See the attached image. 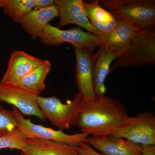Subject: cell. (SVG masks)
<instances>
[{
  "label": "cell",
  "instance_id": "6da1fadb",
  "mask_svg": "<svg viewBox=\"0 0 155 155\" xmlns=\"http://www.w3.org/2000/svg\"><path fill=\"white\" fill-rule=\"evenodd\" d=\"M130 117L120 101L103 95L84 101L76 125L82 132L108 135L124 125Z\"/></svg>",
  "mask_w": 155,
  "mask_h": 155
},
{
  "label": "cell",
  "instance_id": "7a4b0ae2",
  "mask_svg": "<svg viewBox=\"0 0 155 155\" xmlns=\"http://www.w3.org/2000/svg\"><path fill=\"white\" fill-rule=\"evenodd\" d=\"M100 5L107 9L118 19L125 20L139 29L155 26V0H101Z\"/></svg>",
  "mask_w": 155,
  "mask_h": 155
},
{
  "label": "cell",
  "instance_id": "3957f363",
  "mask_svg": "<svg viewBox=\"0 0 155 155\" xmlns=\"http://www.w3.org/2000/svg\"><path fill=\"white\" fill-rule=\"evenodd\" d=\"M114 61L110 72L119 68L154 65L155 26L140 31Z\"/></svg>",
  "mask_w": 155,
  "mask_h": 155
},
{
  "label": "cell",
  "instance_id": "277c9868",
  "mask_svg": "<svg viewBox=\"0 0 155 155\" xmlns=\"http://www.w3.org/2000/svg\"><path fill=\"white\" fill-rule=\"evenodd\" d=\"M37 103L52 125L61 130H68L77 125L83 109L84 101L77 93L72 101L63 104L57 97L38 96Z\"/></svg>",
  "mask_w": 155,
  "mask_h": 155
},
{
  "label": "cell",
  "instance_id": "5b68a950",
  "mask_svg": "<svg viewBox=\"0 0 155 155\" xmlns=\"http://www.w3.org/2000/svg\"><path fill=\"white\" fill-rule=\"evenodd\" d=\"M42 42L48 46L71 44L74 48L88 51L93 54L94 50L102 45V38L84 31L79 27L63 30L48 23L39 37Z\"/></svg>",
  "mask_w": 155,
  "mask_h": 155
},
{
  "label": "cell",
  "instance_id": "8992f818",
  "mask_svg": "<svg viewBox=\"0 0 155 155\" xmlns=\"http://www.w3.org/2000/svg\"><path fill=\"white\" fill-rule=\"evenodd\" d=\"M17 122L18 128L28 139H41L79 147L85 142L89 134L87 132L68 134L63 130H55L40 125L34 124L30 119H25L20 111L13 106L12 110Z\"/></svg>",
  "mask_w": 155,
  "mask_h": 155
},
{
  "label": "cell",
  "instance_id": "52a82bcc",
  "mask_svg": "<svg viewBox=\"0 0 155 155\" xmlns=\"http://www.w3.org/2000/svg\"><path fill=\"white\" fill-rule=\"evenodd\" d=\"M110 135L125 139L140 145H155V116L143 111L114 130Z\"/></svg>",
  "mask_w": 155,
  "mask_h": 155
},
{
  "label": "cell",
  "instance_id": "ba28073f",
  "mask_svg": "<svg viewBox=\"0 0 155 155\" xmlns=\"http://www.w3.org/2000/svg\"><path fill=\"white\" fill-rule=\"evenodd\" d=\"M38 96L17 85L0 82V103L10 104L22 115L36 116L44 122L46 119L37 103Z\"/></svg>",
  "mask_w": 155,
  "mask_h": 155
},
{
  "label": "cell",
  "instance_id": "9c48e42d",
  "mask_svg": "<svg viewBox=\"0 0 155 155\" xmlns=\"http://www.w3.org/2000/svg\"><path fill=\"white\" fill-rule=\"evenodd\" d=\"M83 2L82 0H55L60 18L56 27L60 28L69 24H75L89 32L103 37L104 35L94 28L87 17Z\"/></svg>",
  "mask_w": 155,
  "mask_h": 155
},
{
  "label": "cell",
  "instance_id": "30bf717a",
  "mask_svg": "<svg viewBox=\"0 0 155 155\" xmlns=\"http://www.w3.org/2000/svg\"><path fill=\"white\" fill-rule=\"evenodd\" d=\"M85 143L104 155H142L140 145L115 136L91 135Z\"/></svg>",
  "mask_w": 155,
  "mask_h": 155
},
{
  "label": "cell",
  "instance_id": "8fae6325",
  "mask_svg": "<svg viewBox=\"0 0 155 155\" xmlns=\"http://www.w3.org/2000/svg\"><path fill=\"white\" fill-rule=\"evenodd\" d=\"M76 58L75 79L78 94L85 101L95 97L93 76L92 54L88 51L74 48Z\"/></svg>",
  "mask_w": 155,
  "mask_h": 155
},
{
  "label": "cell",
  "instance_id": "7c38bea8",
  "mask_svg": "<svg viewBox=\"0 0 155 155\" xmlns=\"http://www.w3.org/2000/svg\"><path fill=\"white\" fill-rule=\"evenodd\" d=\"M44 60L19 50L11 54L7 70L0 82L17 85L22 78L41 65Z\"/></svg>",
  "mask_w": 155,
  "mask_h": 155
},
{
  "label": "cell",
  "instance_id": "4fadbf2b",
  "mask_svg": "<svg viewBox=\"0 0 155 155\" xmlns=\"http://www.w3.org/2000/svg\"><path fill=\"white\" fill-rule=\"evenodd\" d=\"M58 16V8L54 4L41 10L32 9L14 22L19 23L31 38L35 39L39 38L50 21Z\"/></svg>",
  "mask_w": 155,
  "mask_h": 155
},
{
  "label": "cell",
  "instance_id": "5bb4252c",
  "mask_svg": "<svg viewBox=\"0 0 155 155\" xmlns=\"http://www.w3.org/2000/svg\"><path fill=\"white\" fill-rule=\"evenodd\" d=\"M117 57L115 53L102 45L92 55L95 97L104 94L106 91L105 81L110 73L111 64Z\"/></svg>",
  "mask_w": 155,
  "mask_h": 155
},
{
  "label": "cell",
  "instance_id": "9a60e30c",
  "mask_svg": "<svg viewBox=\"0 0 155 155\" xmlns=\"http://www.w3.org/2000/svg\"><path fill=\"white\" fill-rule=\"evenodd\" d=\"M141 30L127 21L118 19V23L114 30L102 37L101 45L110 50L117 57H119Z\"/></svg>",
  "mask_w": 155,
  "mask_h": 155
},
{
  "label": "cell",
  "instance_id": "2e32d148",
  "mask_svg": "<svg viewBox=\"0 0 155 155\" xmlns=\"http://www.w3.org/2000/svg\"><path fill=\"white\" fill-rule=\"evenodd\" d=\"M78 147L51 140L28 139L21 152L26 155H81Z\"/></svg>",
  "mask_w": 155,
  "mask_h": 155
},
{
  "label": "cell",
  "instance_id": "e0dca14e",
  "mask_svg": "<svg viewBox=\"0 0 155 155\" xmlns=\"http://www.w3.org/2000/svg\"><path fill=\"white\" fill-rule=\"evenodd\" d=\"M83 6L91 25L104 35L110 33L116 27L118 19L111 12L100 5L98 1L91 3L83 1Z\"/></svg>",
  "mask_w": 155,
  "mask_h": 155
},
{
  "label": "cell",
  "instance_id": "ac0fdd59",
  "mask_svg": "<svg viewBox=\"0 0 155 155\" xmlns=\"http://www.w3.org/2000/svg\"><path fill=\"white\" fill-rule=\"evenodd\" d=\"M51 69V62L44 60L41 65L20 79L17 85L30 93L39 96L45 88V80Z\"/></svg>",
  "mask_w": 155,
  "mask_h": 155
},
{
  "label": "cell",
  "instance_id": "d6986e66",
  "mask_svg": "<svg viewBox=\"0 0 155 155\" xmlns=\"http://www.w3.org/2000/svg\"><path fill=\"white\" fill-rule=\"evenodd\" d=\"M36 0H0L1 8L14 21L33 9Z\"/></svg>",
  "mask_w": 155,
  "mask_h": 155
},
{
  "label": "cell",
  "instance_id": "ffe728a7",
  "mask_svg": "<svg viewBox=\"0 0 155 155\" xmlns=\"http://www.w3.org/2000/svg\"><path fill=\"white\" fill-rule=\"evenodd\" d=\"M25 138L18 128L5 135L0 137V150L9 148L22 151L26 143Z\"/></svg>",
  "mask_w": 155,
  "mask_h": 155
},
{
  "label": "cell",
  "instance_id": "44dd1931",
  "mask_svg": "<svg viewBox=\"0 0 155 155\" xmlns=\"http://www.w3.org/2000/svg\"><path fill=\"white\" fill-rule=\"evenodd\" d=\"M18 124L12 111L0 105V137L18 128Z\"/></svg>",
  "mask_w": 155,
  "mask_h": 155
},
{
  "label": "cell",
  "instance_id": "7402d4cb",
  "mask_svg": "<svg viewBox=\"0 0 155 155\" xmlns=\"http://www.w3.org/2000/svg\"><path fill=\"white\" fill-rule=\"evenodd\" d=\"M78 151L81 155H104L98 152L86 143H84L79 147Z\"/></svg>",
  "mask_w": 155,
  "mask_h": 155
},
{
  "label": "cell",
  "instance_id": "603a6c76",
  "mask_svg": "<svg viewBox=\"0 0 155 155\" xmlns=\"http://www.w3.org/2000/svg\"><path fill=\"white\" fill-rule=\"evenodd\" d=\"M54 5V0H36L34 10H41L48 8Z\"/></svg>",
  "mask_w": 155,
  "mask_h": 155
},
{
  "label": "cell",
  "instance_id": "cb8c5ba5",
  "mask_svg": "<svg viewBox=\"0 0 155 155\" xmlns=\"http://www.w3.org/2000/svg\"><path fill=\"white\" fill-rule=\"evenodd\" d=\"M142 155H155V145H141Z\"/></svg>",
  "mask_w": 155,
  "mask_h": 155
},
{
  "label": "cell",
  "instance_id": "d4e9b609",
  "mask_svg": "<svg viewBox=\"0 0 155 155\" xmlns=\"http://www.w3.org/2000/svg\"><path fill=\"white\" fill-rule=\"evenodd\" d=\"M20 155H26L25 154V153H24L22 152H21V154Z\"/></svg>",
  "mask_w": 155,
  "mask_h": 155
},
{
  "label": "cell",
  "instance_id": "484cf974",
  "mask_svg": "<svg viewBox=\"0 0 155 155\" xmlns=\"http://www.w3.org/2000/svg\"><path fill=\"white\" fill-rule=\"evenodd\" d=\"M1 5H0V8H1Z\"/></svg>",
  "mask_w": 155,
  "mask_h": 155
}]
</instances>
